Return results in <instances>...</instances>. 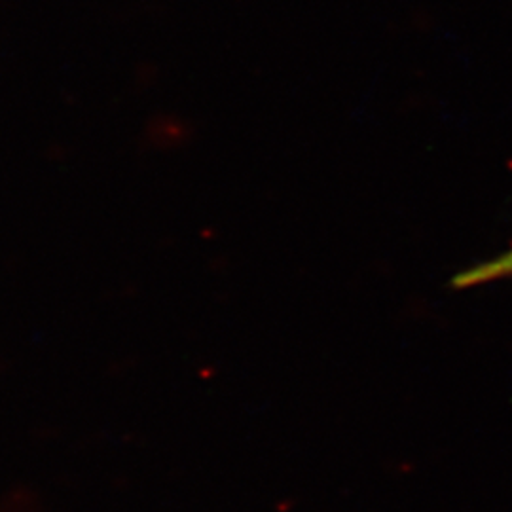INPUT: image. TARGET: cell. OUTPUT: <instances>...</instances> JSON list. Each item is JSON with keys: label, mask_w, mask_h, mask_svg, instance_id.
<instances>
[{"label": "cell", "mask_w": 512, "mask_h": 512, "mask_svg": "<svg viewBox=\"0 0 512 512\" xmlns=\"http://www.w3.org/2000/svg\"><path fill=\"white\" fill-rule=\"evenodd\" d=\"M503 277H512V251L505 255L497 256L494 260H488L484 264H478L475 268H469L465 272L456 275L452 285L456 289H469L482 283L497 281Z\"/></svg>", "instance_id": "1"}]
</instances>
